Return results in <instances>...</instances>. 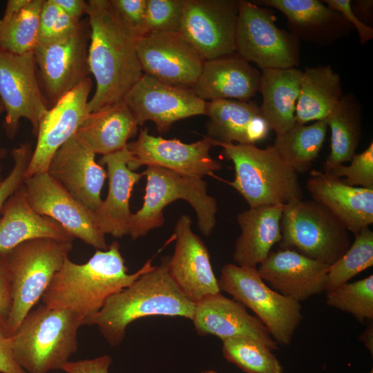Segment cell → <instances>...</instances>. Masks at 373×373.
<instances>
[{
	"label": "cell",
	"instance_id": "6da1fadb",
	"mask_svg": "<svg viewBox=\"0 0 373 373\" xmlns=\"http://www.w3.org/2000/svg\"><path fill=\"white\" fill-rule=\"evenodd\" d=\"M86 14L90 28L88 62L96 82L88 100L90 113L123 100L143 75L136 38L124 26L109 0H89Z\"/></svg>",
	"mask_w": 373,
	"mask_h": 373
},
{
	"label": "cell",
	"instance_id": "7a4b0ae2",
	"mask_svg": "<svg viewBox=\"0 0 373 373\" xmlns=\"http://www.w3.org/2000/svg\"><path fill=\"white\" fill-rule=\"evenodd\" d=\"M151 261L149 260L136 272L128 274L116 241L106 250L97 249L84 264H77L68 258L44 293L42 304L73 312L84 322L97 313L109 297L153 269Z\"/></svg>",
	"mask_w": 373,
	"mask_h": 373
},
{
	"label": "cell",
	"instance_id": "3957f363",
	"mask_svg": "<svg viewBox=\"0 0 373 373\" xmlns=\"http://www.w3.org/2000/svg\"><path fill=\"white\" fill-rule=\"evenodd\" d=\"M167 259L142 274L131 285L109 297L102 309L84 321L96 325L112 346L120 344L128 325L149 316H180L192 320L195 303L175 284L167 269Z\"/></svg>",
	"mask_w": 373,
	"mask_h": 373
},
{
	"label": "cell",
	"instance_id": "277c9868",
	"mask_svg": "<svg viewBox=\"0 0 373 373\" xmlns=\"http://www.w3.org/2000/svg\"><path fill=\"white\" fill-rule=\"evenodd\" d=\"M83 320L66 309L34 307L10 337L14 357L26 373L62 370L77 350Z\"/></svg>",
	"mask_w": 373,
	"mask_h": 373
},
{
	"label": "cell",
	"instance_id": "5b68a950",
	"mask_svg": "<svg viewBox=\"0 0 373 373\" xmlns=\"http://www.w3.org/2000/svg\"><path fill=\"white\" fill-rule=\"evenodd\" d=\"M211 141L213 146L222 147L233 163L235 178L229 184L249 207L285 204L303 198L298 173L283 161L273 145L260 149L255 144Z\"/></svg>",
	"mask_w": 373,
	"mask_h": 373
},
{
	"label": "cell",
	"instance_id": "8992f818",
	"mask_svg": "<svg viewBox=\"0 0 373 373\" xmlns=\"http://www.w3.org/2000/svg\"><path fill=\"white\" fill-rule=\"evenodd\" d=\"M145 194L142 207L132 213L129 234L136 240L164 223V209L177 200L186 201L194 209L201 233L209 236L216 224L218 211L215 198L207 193L202 178L180 175L157 166H146Z\"/></svg>",
	"mask_w": 373,
	"mask_h": 373
},
{
	"label": "cell",
	"instance_id": "52a82bcc",
	"mask_svg": "<svg viewBox=\"0 0 373 373\" xmlns=\"http://www.w3.org/2000/svg\"><path fill=\"white\" fill-rule=\"evenodd\" d=\"M71 242L50 238L25 241L5 253L11 273L12 303L5 334L12 336L41 300L72 249Z\"/></svg>",
	"mask_w": 373,
	"mask_h": 373
},
{
	"label": "cell",
	"instance_id": "ba28073f",
	"mask_svg": "<svg viewBox=\"0 0 373 373\" xmlns=\"http://www.w3.org/2000/svg\"><path fill=\"white\" fill-rule=\"evenodd\" d=\"M281 249L294 250L330 266L349 249V231L327 209L313 200L295 199L284 205Z\"/></svg>",
	"mask_w": 373,
	"mask_h": 373
},
{
	"label": "cell",
	"instance_id": "9c48e42d",
	"mask_svg": "<svg viewBox=\"0 0 373 373\" xmlns=\"http://www.w3.org/2000/svg\"><path fill=\"white\" fill-rule=\"evenodd\" d=\"M218 280L220 290L256 314L278 345L291 343L303 320L299 302L270 288L256 267L227 264Z\"/></svg>",
	"mask_w": 373,
	"mask_h": 373
},
{
	"label": "cell",
	"instance_id": "30bf717a",
	"mask_svg": "<svg viewBox=\"0 0 373 373\" xmlns=\"http://www.w3.org/2000/svg\"><path fill=\"white\" fill-rule=\"evenodd\" d=\"M271 8L238 0L235 31V53L261 70L297 66L300 39L276 24Z\"/></svg>",
	"mask_w": 373,
	"mask_h": 373
},
{
	"label": "cell",
	"instance_id": "8fae6325",
	"mask_svg": "<svg viewBox=\"0 0 373 373\" xmlns=\"http://www.w3.org/2000/svg\"><path fill=\"white\" fill-rule=\"evenodd\" d=\"M90 28L82 20L73 34L38 43L33 50L37 76L49 108L90 77L88 51Z\"/></svg>",
	"mask_w": 373,
	"mask_h": 373
},
{
	"label": "cell",
	"instance_id": "7c38bea8",
	"mask_svg": "<svg viewBox=\"0 0 373 373\" xmlns=\"http://www.w3.org/2000/svg\"><path fill=\"white\" fill-rule=\"evenodd\" d=\"M0 100L8 137L15 136L21 118L29 120L37 135L50 108L38 82L33 51L19 55L0 49Z\"/></svg>",
	"mask_w": 373,
	"mask_h": 373
},
{
	"label": "cell",
	"instance_id": "4fadbf2b",
	"mask_svg": "<svg viewBox=\"0 0 373 373\" xmlns=\"http://www.w3.org/2000/svg\"><path fill=\"white\" fill-rule=\"evenodd\" d=\"M23 186L30 207L58 222L73 238L99 250H106L105 234L93 211L74 198L48 172L26 178Z\"/></svg>",
	"mask_w": 373,
	"mask_h": 373
},
{
	"label": "cell",
	"instance_id": "5bb4252c",
	"mask_svg": "<svg viewBox=\"0 0 373 373\" xmlns=\"http://www.w3.org/2000/svg\"><path fill=\"white\" fill-rule=\"evenodd\" d=\"M238 0H184L179 32L204 61L235 53Z\"/></svg>",
	"mask_w": 373,
	"mask_h": 373
},
{
	"label": "cell",
	"instance_id": "9a60e30c",
	"mask_svg": "<svg viewBox=\"0 0 373 373\" xmlns=\"http://www.w3.org/2000/svg\"><path fill=\"white\" fill-rule=\"evenodd\" d=\"M213 146L204 136L197 142L186 144L177 139H164L141 129L135 141L127 144L131 159L127 166L135 171L142 166H157L180 175L202 178L214 175L222 169L221 164L210 155Z\"/></svg>",
	"mask_w": 373,
	"mask_h": 373
},
{
	"label": "cell",
	"instance_id": "2e32d148",
	"mask_svg": "<svg viewBox=\"0 0 373 373\" xmlns=\"http://www.w3.org/2000/svg\"><path fill=\"white\" fill-rule=\"evenodd\" d=\"M143 74L165 84L192 88L204 60L179 32H150L136 39Z\"/></svg>",
	"mask_w": 373,
	"mask_h": 373
},
{
	"label": "cell",
	"instance_id": "e0dca14e",
	"mask_svg": "<svg viewBox=\"0 0 373 373\" xmlns=\"http://www.w3.org/2000/svg\"><path fill=\"white\" fill-rule=\"evenodd\" d=\"M123 99L138 126L153 122L160 133L178 120L206 114L207 102L192 88L171 86L144 74Z\"/></svg>",
	"mask_w": 373,
	"mask_h": 373
},
{
	"label": "cell",
	"instance_id": "ac0fdd59",
	"mask_svg": "<svg viewBox=\"0 0 373 373\" xmlns=\"http://www.w3.org/2000/svg\"><path fill=\"white\" fill-rule=\"evenodd\" d=\"M92 84L90 77L61 97L41 118L25 178L48 172L55 152L76 133L90 113L88 99Z\"/></svg>",
	"mask_w": 373,
	"mask_h": 373
},
{
	"label": "cell",
	"instance_id": "d6986e66",
	"mask_svg": "<svg viewBox=\"0 0 373 373\" xmlns=\"http://www.w3.org/2000/svg\"><path fill=\"white\" fill-rule=\"evenodd\" d=\"M174 236L175 249L173 256L167 259V269L182 293L195 303L207 296L220 292L209 251L192 231L188 215H182L178 220Z\"/></svg>",
	"mask_w": 373,
	"mask_h": 373
},
{
	"label": "cell",
	"instance_id": "ffe728a7",
	"mask_svg": "<svg viewBox=\"0 0 373 373\" xmlns=\"http://www.w3.org/2000/svg\"><path fill=\"white\" fill-rule=\"evenodd\" d=\"M95 155L75 133L55 152L48 168L52 178L93 211L102 201L101 191L107 175L96 162Z\"/></svg>",
	"mask_w": 373,
	"mask_h": 373
},
{
	"label": "cell",
	"instance_id": "44dd1931",
	"mask_svg": "<svg viewBox=\"0 0 373 373\" xmlns=\"http://www.w3.org/2000/svg\"><path fill=\"white\" fill-rule=\"evenodd\" d=\"M197 332L214 335L222 341L233 337L249 338L271 351L278 344L263 323L249 314L240 303L220 292L205 296L195 304L192 320Z\"/></svg>",
	"mask_w": 373,
	"mask_h": 373
},
{
	"label": "cell",
	"instance_id": "7402d4cb",
	"mask_svg": "<svg viewBox=\"0 0 373 373\" xmlns=\"http://www.w3.org/2000/svg\"><path fill=\"white\" fill-rule=\"evenodd\" d=\"M328 267L294 250L280 249L271 252L257 269L273 289L300 303L325 291Z\"/></svg>",
	"mask_w": 373,
	"mask_h": 373
},
{
	"label": "cell",
	"instance_id": "603a6c76",
	"mask_svg": "<svg viewBox=\"0 0 373 373\" xmlns=\"http://www.w3.org/2000/svg\"><path fill=\"white\" fill-rule=\"evenodd\" d=\"M306 187L312 200L354 236L373 223V189L347 185L341 178L317 170L310 172Z\"/></svg>",
	"mask_w": 373,
	"mask_h": 373
},
{
	"label": "cell",
	"instance_id": "cb8c5ba5",
	"mask_svg": "<svg viewBox=\"0 0 373 373\" xmlns=\"http://www.w3.org/2000/svg\"><path fill=\"white\" fill-rule=\"evenodd\" d=\"M261 72L236 53L204 61L192 88L205 102L249 101L259 90Z\"/></svg>",
	"mask_w": 373,
	"mask_h": 373
},
{
	"label": "cell",
	"instance_id": "d4e9b609",
	"mask_svg": "<svg viewBox=\"0 0 373 373\" xmlns=\"http://www.w3.org/2000/svg\"><path fill=\"white\" fill-rule=\"evenodd\" d=\"M131 153L127 147L103 155L99 164L106 165L108 191L94 211L102 231L115 238L129 234L131 212L129 200L134 185L144 176L128 169Z\"/></svg>",
	"mask_w": 373,
	"mask_h": 373
},
{
	"label": "cell",
	"instance_id": "484cf974",
	"mask_svg": "<svg viewBox=\"0 0 373 373\" xmlns=\"http://www.w3.org/2000/svg\"><path fill=\"white\" fill-rule=\"evenodd\" d=\"M286 17L289 32L308 42L330 44L346 35L351 25L338 12L318 0H257Z\"/></svg>",
	"mask_w": 373,
	"mask_h": 373
},
{
	"label": "cell",
	"instance_id": "4316f807",
	"mask_svg": "<svg viewBox=\"0 0 373 373\" xmlns=\"http://www.w3.org/2000/svg\"><path fill=\"white\" fill-rule=\"evenodd\" d=\"M206 135L223 143L255 144L270 130L255 102L216 99L207 102Z\"/></svg>",
	"mask_w": 373,
	"mask_h": 373
},
{
	"label": "cell",
	"instance_id": "83f0119b",
	"mask_svg": "<svg viewBox=\"0 0 373 373\" xmlns=\"http://www.w3.org/2000/svg\"><path fill=\"white\" fill-rule=\"evenodd\" d=\"M0 218V254L37 238L73 242L74 238L58 222L37 213L30 205L25 188H19L4 203Z\"/></svg>",
	"mask_w": 373,
	"mask_h": 373
},
{
	"label": "cell",
	"instance_id": "f1b7e54d",
	"mask_svg": "<svg viewBox=\"0 0 373 373\" xmlns=\"http://www.w3.org/2000/svg\"><path fill=\"white\" fill-rule=\"evenodd\" d=\"M283 204L249 207L239 213L241 233L236 239L233 259L240 266L256 267L281 239Z\"/></svg>",
	"mask_w": 373,
	"mask_h": 373
},
{
	"label": "cell",
	"instance_id": "f546056e",
	"mask_svg": "<svg viewBox=\"0 0 373 373\" xmlns=\"http://www.w3.org/2000/svg\"><path fill=\"white\" fill-rule=\"evenodd\" d=\"M303 71L296 67L263 69L259 90L262 97V116L270 130L281 134L295 124L296 104Z\"/></svg>",
	"mask_w": 373,
	"mask_h": 373
},
{
	"label": "cell",
	"instance_id": "4dcf8cb0",
	"mask_svg": "<svg viewBox=\"0 0 373 373\" xmlns=\"http://www.w3.org/2000/svg\"><path fill=\"white\" fill-rule=\"evenodd\" d=\"M137 130L138 124L123 99L90 113L76 134L95 154L105 155L125 148Z\"/></svg>",
	"mask_w": 373,
	"mask_h": 373
},
{
	"label": "cell",
	"instance_id": "1f68e13d",
	"mask_svg": "<svg viewBox=\"0 0 373 373\" xmlns=\"http://www.w3.org/2000/svg\"><path fill=\"white\" fill-rule=\"evenodd\" d=\"M343 96L340 77L330 66L306 68L296 104V123L325 120Z\"/></svg>",
	"mask_w": 373,
	"mask_h": 373
},
{
	"label": "cell",
	"instance_id": "d6a6232c",
	"mask_svg": "<svg viewBox=\"0 0 373 373\" xmlns=\"http://www.w3.org/2000/svg\"><path fill=\"white\" fill-rule=\"evenodd\" d=\"M325 121L331 131L330 152L323 165L324 172H328L350 162L356 153L362 133L359 102L352 93L343 95Z\"/></svg>",
	"mask_w": 373,
	"mask_h": 373
},
{
	"label": "cell",
	"instance_id": "836d02e7",
	"mask_svg": "<svg viewBox=\"0 0 373 373\" xmlns=\"http://www.w3.org/2000/svg\"><path fill=\"white\" fill-rule=\"evenodd\" d=\"M328 126L325 120L309 125L296 123L286 132L276 135L274 147L296 173L307 171L324 143Z\"/></svg>",
	"mask_w": 373,
	"mask_h": 373
},
{
	"label": "cell",
	"instance_id": "e575fe53",
	"mask_svg": "<svg viewBox=\"0 0 373 373\" xmlns=\"http://www.w3.org/2000/svg\"><path fill=\"white\" fill-rule=\"evenodd\" d=\"M44 0H29L19 11L0 19V49L15 54L33 51L39 42Z\"/></svg>",
	"mask_w": 373,
	"mask_h": 373
},
{
	"label": "cell",
	"instance_id": "d590c367",
	"mask_svg": "<svg viewBox=\"0 0 373 373\" xmlns=\"http://www.w3.org/2000/svg\"><path fill=\"white\" fill-rule=\"evenodd\" d=\"M222 341L226 359L247 373H284L283 368L264 345L249 338L233 337Z\"/></svg>",
	"mask_w": 373,
	"mask_h": 373
},
{
	"label": "cell",
	"instance_id": "8d00e7d4",
	"mask_svg": "<svg viewBox=\"0 0 373 373\" xmlns=\"http://www.w3.org/2000/svg\"><path fill=\"white\" fill-rule=\"evenodd\" d=\"M373 265V232L366 227L355 236L346 252L328 267L325 291L348 283Z\"/></svg>",
	"mask_w": 373,
	"mask_h": 373
},
{
	"label": "cell",
	"instance_id": "74e56055",
	"mask_svg": "<svg viewBox=\"0 0 373 373\" xmlns=\"http://www.w3.org/2000/svg\"><path fill=\"white\" fill-rule=\"evenodd\" d=\"M326 305L351 314L363 323L373 319V275L326 291Z\"/></svg>",
	"mask_w": 373,
	"mask_h": 373
},
{
	"label": "cell",
	"instance_id": "f35d334b",
	"mask_svg": "<svg viewBox=\"0 0 373 373\" xmlns=\"http://www.w3.org/2000/svg\"><path fill=\"white\" fill-rule=\"evenodd\" d=\"M184 0H146V34L179 32Z\"/></svg>",
	"mask_w": 373,
	"mask_h": 373
},
{
	"label": "cell",
	"instance_id": "ab89813d",
	"mask_svg": "<svg viewBox=\"0 0 373 373\" xmlns=\"http://www.w3.org/2000/svg\"><path fill=\"white\" fill-rule=\"evenodd\" d=\"M347 166L338 165L328 172L349 186L373 189V142L360 153H355Z\"/></svg>",
	"mask_w": 373,
	"mask_h": 373
},
{
	"label": "cell",
	"instance_id": "60d3db41",
	"mask_svg": "<svg viewBox=\"0 0 373 373\" xmlns=\"http://www.w3.org/2000/svg\"><path fill=\"white\" fill-rule=\"evenodd\" d=\"M32 152L31 145L28 143L21 144L12 151L13 166L0 184V214L6 200L23 185Z\"/></svg>",
	"mask_w": 373,
	"mask_h": 373
},
{
	"label": "cell",
	"instance_id": "b9f144b4",
	"mask_svg": "<svg viewBox=\"0 0 373 373\" xmlns=\"http://www.w3.org/2000/svg\"><path fill=\"white\" fill-rule=\"evenodd\" d=\"M124 26L137 39L146 35V0H109Z\"/></svg>",
	"mask_w": 373,
	"mask_h": 373
},
{
	"label": "cell",
	"instance_id": "7bdbcfd3",
	"mask_svg": "<svg viewBox=\"0 0 373 373\" xmlns=\"http://www.w3.org/2000/svg\"><path fill=\"white\" fill-rule=\"evenodd\" d=\"M327 7L342 15L345 21L356 30L361 44L373 38V28L364 23L356 15L350 0L322 1Z\"/></svg>",
	"mask_w": 373,
	"mask_h": 373
},
{
	"label": "cell",
	"instance_id": "ee69618b",
	"mask_svg": "<svg viewBox=\"0 0 373 373\" xmlns=\"http://www.w3.org/2000/svg\"><path fill=\"white\" fill-rule=\"evenodd\" d=\"M12 303L11 273L6 256L0 254V326L3 329L11 312Z\"/></svg>",
	"mask_w": 373,
	"mask_h": 373
},
{
	"label": "cell",
	"instance_id": "f6af8a7d",
	"mask_svg": "<svg viewBox=\"0 0 373 373\" xmlns=\"http://www.w3.org/2000/svg\"><path fill=\"white\" fill-rule=\"evenodd\" d=\"M111 363V356L106 354L94 358L68 361L61 370L66 373H108Z\"/></svg>",
	"mask_w": 373,
	"mask_h": 373
},
{
	"label": "cell",
	"instance_id": "bcb514c9",
	"mask_svg": "<svg viewBox=\"0 0 373 373\" xmlns=\"http://www.w3.org/2000/svg\"><path fill=\"white\" fill-rule=\"evenodd\" d=\"M61 12L54 0H44L39 15V42H46L50 39L52 30Z\"/></svg>",
	"mask_w": 373,
	"mask_h": 373
},
{
	"label": "cell",
	"instance_id": "7dc6e473",
	"mask_svg": "<svg viewBox=\"0 0 373 373\" xmlns=\"http://www.w3.org/2000/svg\"><path fill=\"white\" fill-rule=\"evenodd\" d=\"M0 373H26L16 361L10 337L0 326Z\"/></svg>",
	"mask_w": 373,
	"mask_h": 373
},
{
	"label": "cell",
	"instance_id": "c3c4849f",
	"mask_svg": "<svg viewBox=\"0 0 373 373\" xmlns=\"http://www.w3.org/2000/svg\"><path fill=\"white\" fill-rule=\"evenodd\" d=\"M59 8L73 19L80 21L86 14L87 3L84 0H54Z\"/></svg>",
	"mask_w": 373,
	"mask_h": 373
},
{
	"label": "cell",
	"instance_id": "681fc988",
	"mask_svg": "<svg viewBox=\"0 0 373 373\" xmlns=\"http://www.w3.org/2000/svg\"><path fill=\"white\" fill-rule=\"evenodd\" d=\"M355 10L364 17H369L372 10L373 1L372 0H359L354 3Z\"/></svg>",
	"mask_w": 373,
	"mask_h": 373
},
{
	"label": "cell",
	"instance_id": "f907efd6",
	"mask_svg": "<svg viewBox=\"0 0 373 373\" xmlns=\"http://www.w3.org/2000/svg\"><path fill=\"white\" fill-rule=\"evenodd\" d=\"M359 340L365 344L371 354L373 353V326L370 325L359 336Z\"/></svg>",
	"mask_w": 373,
	"mask_h": 373
},
{
	"label": "cell",
	"instance_id": "816d5d0a",
	"mask_svg": "<svg viewBox=\"0 0 373 373\" xmlns=\"http://www.w3.org/2000/svg\"><path fill=\"white\" fill-rule=\"evenodd\" d=\"M3 111L4 109H3V104L0 100V115ZM6 153H7V151L6 149L0 148V184L3 180L2 174H1V171H2L1 160L6 156Z\"/></svg>",
	"mask_w": 373,
	"mask_h": 373
},
{
	"label": "cell",
	"instance_id": "f5cc1de1",
	"mask_svg": "<svg viewBox=\"0 0 373 373\" xmlns=\"http://www.w3.org/2000/svg\"><path fill=\"white\" fill-rule=\"evenodd\" d=\"M202 373H217V372L213 370H207L205 372H202Z\"/></svg>",
	"mask_w": 373,
	"mask_h": 373
},
{
	"label": "cell",
	"instance_id": "db71d44e",
	"mask_svg": "<svg viewBox=\"0 0 373 373\" xmlns=\"http://www.w3.org/2000/svg\"><path fill=\"white\" fill-rule=\"evenodd\" d=\"M369 373H373V370H371Z\"/></svg>",
	"mask_w": 373,
	"mask_h": 373
}]
</instances>
